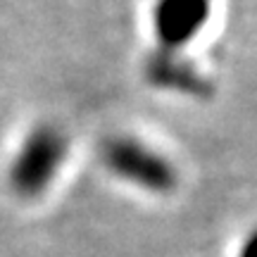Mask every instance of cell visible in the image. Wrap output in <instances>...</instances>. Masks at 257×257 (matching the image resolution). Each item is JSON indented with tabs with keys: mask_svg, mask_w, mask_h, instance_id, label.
Listing matches in <instances>:
<instances>
[{
	"mask_svg": "<svg viewBox=\"0 0 257 257\" xmlns=\"http://www.w3.org/2000/svg\"><path fill=\"white\" fill-rule=\"evenodd\" d=\"M67 157V138L57 126L34 128L10 167V184L22 198H36L55 181Z\"/></svg>",
	"mask_w": 257,
	"mask_h": 257,
	"instance_id": "6da1fadb",
	"label": "cell"
},
{
	"mask_svg": "<svg viewBox=\"0 0 257 257\" xmlns=\"http://www.w3.org/2000/svg\"><path fill=\"white\" fill-rule=\"evenodd\" d=\"M102 162L112 174L143 191L169 193L176 188V169L172 162L136 138H110L102 146Z\"/></svg>",
	"mask_w": 257,
	"mask_h": 257,
	"instance_id": "7a4b0ae2",
	"label": "cell"
},
{
	"mask_svg": "<svg viewBox=\"0 0 257 257\" xmlns=\"http://www.w3.org/2000/svg\"><path fill=\"white\" fill-rule=\"evenodd\" d=\"M210 17V0H157L153 27L157 41L165 48L186 46L200 34Z\"/></svg>",
	"mask_w": 257,
	"mask_h": 257,
	"instance_id": "3957f363",
	"label": "cell"
},
{
	"mask_svg": "<svg viewBox=\"0 0 257 257\" xmlns=\"http://www.w3.org/2000/svg\"><path fill=\"white\" fill-rule=\"evenodd\" d=\"M150 76H153V81L165 88H179L186 93L202 91V76H198L188 64L176 62L172 57H157L150 67Z\"/></svg>",
	"mask_w": 257,
	"mask_h": 257,
	"instance_id": "277c9868",
	"label": "cell"
},
{
	"mask_svg": "<svg viewBox=\"0 0 257 257\" xmlns=\"http://www.w3.org/2000/svg\"><path fill=\"white\" fill-rule=\"evenodd\" d=\"M238 257H257V229L250 233L248 238H245V243H243Z\"/></svg>",
	"mask_w": 257,
	"mask_h": 257,
	"instance_id": "5b68a950",
	"label": "cell"
}]
</instances>
